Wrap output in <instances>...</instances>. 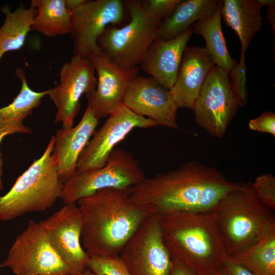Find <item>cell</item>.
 I'll return each instance as SVG.
<instances>
[{
    "mask_svg": "<svg viewBox=\"0 0 275 275\" xmlns=\"http://www.w3.org/2000/svg\"><path fill=\"white\" fill-rule=\"evenodd\" d=\"M243 183L229 181L216 168L190 161L146 177L131 187V197L150 213L160 215L177 211H205L213 209L223 196Z\"/></svg>",
    "mask_w": 275,
    "mask_h": 275,
    "instance_id": "obj_1",
    "label": "cell"
},
{
    "mask_svg": "<svg viewBox=\"0 0 275 275\" xmlns=\"http://www.w3.org/2000/svg\"><path fill=\"white\" fill-rule=\"evenodd\" d=\"M130 188H105L77 201L82 219L81 243L89 256H118L151 213L133 201Z\"/></svg>",
    "mask_w": 275,
    "mask_h": 275,
    "instance_id": "obj_2",
    "label": "cell"
},
{
    "mask_svg": "<svg viewBox=\"0 0 275 275\" xmlns=\"http://www.w3.org/2000/svg\"><path fill=\"white\" fill-rule=\"evenodd\" d=\"M162 240L172 259L197 275L221 267L228 257L213 209L177 211L160 215Z\"/></svg>",
    "mask_w": 275,
    "mask_h": 275,
    "instance_id": "obj_3",
    "label": "cell"
},
{
    "mask_svg": "<svg viewBox=\"0 0 275 275\" xmlns=\"http://www.w3.org/2000/svg\"><path fill=\"white\" fill-rule=\"evenodd\" d=\"M213 209L228 256L255 243L275 221L270 209L258 199L251 182L228 193Z\"/></svg>",
    "mask_w": 275,
    "mask_h": 275,
    "instance_id": "obj_4",
    "label": "cell"
},
{
    "mask_svg": "<svg viewBox=\"0 0 275 275\" xmlns=\"http://www.w3.org/2000/svg\"><path fill=\"white\" fill-rule=\"evenodd\" d=\"M54 140L52 136L42 155L17 179L6 195L0 196V220L43 211L60 198L64 183L52 154Z\"/></svg>",
    "mask_w": 275,
    "mask_h": 275,
    "instance_id": "obj_5",
    "label": "cell"
},
{
    "mask_svg": "<svg viewBox=\"0 0 275 275\" xmlns=\"http://www.w3.org/2000/svg\"><path fill=\"white\" fill-rule=\"evenodd\" d=\"M130 21L121 28L110 25L97 41L103 54L117 65L128 69L140 67L153 42L159 37L162 20L154 15L142 1L124 3Z\"/></svg>",
    "mask_w": 275,
    "mask_h": 275,
    "instance_id": "obj_6",
    "label": "cell"
},
{
    "mask_svg": "<svg viewBox=\"0 0 275 275\" xmlns=\"http://www.w3.org/2000/svg\"><path fill=\"white\" fill-rule=\"evenodd\" d=\"M146 178L138 161L128 151L115 148L106 163L99 169L77 173L63 184L60 198L65 204L76 203L105 188L131 187Z\"/></svg>",
    "mask_w": 275,
    "mask_h": 275,
    "instance_id": "obj_7",
    "label": "cell"
},
{
    "mask_svg": "<svg viewBox=\"0 0 275 275\" xmlns=\"http://www.w3.org/2000/svg\"><path fill=\"white\" fill-rule=\"evenodd\" d=\"M0 267H9L15 275H70L39 223L33 220L16 237Z\"/></svg>",
    "mask_w": 275,
    "mask_h": 275,
    "instance_id": "obj_8",
    "label": "cell"
},
{
    "mask_svg": "<svg viewBox=\"0 0 275 275\" xmlns=\"http://www.w3.org/2000/svg\"><path fill=\"white\" fill-rule=\"evenodd\" d=\"M160 223V215L150 213L121 251L119 257L131 275H170L172 259Z\"/></svg>",
    "mask_w": 275,
    "mask_h": 275,
    "instance_id": "obj_9",
    "label": "cell"
},
{
    "mask_svg": "<svg viewBox=\"0 0 275 275\" xmlns=\"http://www.w3.org/2000/svg\"><path fill=\"white\" fill-rule=\"evenodd\" d=\"M239 104L230 86L228 73L215 66L207 76L194 105L195 119L210 135L221 138Z\"/></svg>",
    "mask_w": 275,
    "mask_h": 275,
    "instance_id": "obj_10",
    "label": "cell"
},
{
    "mask_svg": "<svg viewBox=\"0 0 275 275\" xmlns=\"http://www.w3.org/2000/svg\"><path fill=\"white\" fill-rule=\"evenodd\" d=\"M120 0H84L72 13L70 35L74 54L89 59L102 54L97 41L106 27L120 23L124 16Z\"/></svg>",
    "mask_w": 275,
    "mask_h": 275,
    "instance_id": "obj_11",
    "label": "cell"
},
{
    "mask_svg": "<svg viewBox=\"0 0 275 275\" xmlns=\"http://www.w3.org/2000/svg\"><path fill=\"white\" fill-rule=\"evenodd\" d=\"M102 126L93 134L81 154L76 172L82 173L102 167L118 143L134 128H149L157 126L151 119L136 115L123 103L109 114Z\"/></svg>",
    "mask_w": 275,
    "mask_h": 275,
    "instance_id": "obj_12",
    "label": "cell"
},
{
    "mask_svg": "<svg viewBox=\"0 0 275 275\" xmlns=\"http://www.w3.org/2000/svg\"><path fill=\"white\" fill-rule=\"evenodd\" d=\"M97 82L95 69L90 59L73 55L64 63L60 69L59 84L48 89V95L57 109L54 123L61 122L63 128H72L80 109L81 96L93 92Z\"/></svg>",
    "mask_w": 275,
    "mask_h": 275,
    "instance_id": "obj_13",
    "label": "cell"
},
{
    "mask_svg": "<svg viewBox=\"0 0 275 275\" xmlns=\"http://www.w3.org/2000/svg\"><path fill=\"white\" fill-rule=\"evenodd\" d=\"M39 224L70 275H81L88 269L89 256L81 245L82 219L76 203L64 204Z\"/></svg>",
    "mask_w": 275,
    "mask_h": 275,
    "instance_id": "obj_14",
    "label": "cell"
},
{
    "mask_svg": "<svg viewBox=\"0 0 275 275\" xmlns=\"http://www.w3.org/2000/svg\"><path fill=\"white\" fill-rule=\"evenodd\" d=\"M122 103L136 115L149 118L158 125L178 129V107L169 90L151 77H135L126 89Z\"/></svg>",
    "mask_w": 275,
    "mask_h": 275,
    "instance_id": "obj_15",
    "label": "cell"
},
{
    "mask_svg": "<svg viewBox=\"0 0 275 275\" xmlns=\"http://www.w3.org/2000/svg\"><path fill=\"white\" fill-rule=\"evenodd\" d=\"M90 60L97 73V82L95 90L86 97L88 105L99 119L108 116L122 103L128 86L138 75L140 68H122L103 54L93 56Z\"/></svg>",
    "mask_w": 275,
    "mask_h": 275,
    "instance_id": "obj_16",
    "label": "cell"
},
{
    "mask_svg": "<svg viewBox=\"0 0 275 275\" xmlns=\"http://www.w3.org/2000/svg\"><path fill=\"white\" fill-rule=\"evenodd\" d=\"M215 63L205 47L186 46L175 81L169 90L178 108L193 110L203 84Z\"/></svg>",
    "mask_w": 275,
    "mask_h": 275,
    "instance_id": "obj_17",
    "label": "cell"
},
{
    "mask_svg": "<svg viewBox=\"0 0 275 275\" xmlns=\"http://www.w3.org/2000/svg\"><path fill=\"white\" fill-rule=\"evenodd\" d=\"M98 120L88 105L77 125L57 131L52 154L63 183L75 174L79 157L95 131Z\"/></svg>",
    "mask_w": 275,
    "mask_h": 275,
    "instance_id": "obj_18",
    "label": "cell"
},
{
    "mask_svg": "<svg viewBox=\"0 0 275 275\" xmlns=\"http://www.w3.org/2000/svg\"><path fill=\"white\" fill-rule=\"evenodd\" d=\"M193 33L190 27L172 40L158 37L149 47L140 68L169 90L175 81L184 50Z\"/></svg>",
    "mask_w": 275,
    "mask_h": 275,
    "instance_id": "obj_19",
    "label": "cell"
},
{
    "mask_svg": "<svg viewBox=\"0 0 275 275\" xmlns=\"http://www.w3.org/2000/svg\"><path fill=\"white\" fill-rule=\"evenodd\" d=\"M15 74L21 80V89L11 103L0 108L1 143L9 134L32 133V129L25 126L23 121L32 114L33 110L40 105L42 99L48 94V89L41 92L33 90L28 85L22 68L16 69Z\"/></svg>",
    "mask_w": 275,
    "mask_h": 275,
    "instance_id": "obj_20",
    "label": "cell"
},
{
    "mask_svg": "<svg viewBox=\"0 0 275 275\" xmlns=\"http://www.w3.org/2000/svg\"><path fill=\"white\" fill-rule=\"evenodd\" d=\"M222 17L239 37L241 52H245L262 26L261 7L257 0L222 1Z\"/></svg>",
    "mask_w": 275,
    "mask_h": 275,
    "instance_id": "obj_21",
    "label": "cell"
},
{
    "mask_svg": "<svg viewBox=\"0 0 275 275\" xmlns=\"http://www.w3.org/2000/svg\"><path fill=\"white\" fill-rule=\"evenodd\" d=\"M219 1L186 0L177 6L160 24L159 37L172 40L179 36L197 21L207 20L216 13Z\"/></svg>",
    "mask_w": 275,
    "mask_h": 275,
    "instance_id": "obj_22",
    "label": "cell"
},
{
    "mask_svg": "<svg viewBox=\"0 0 275 275\" xmlns=\"http://www.w3.org/2000/svg\"><path fill=\"white\" fill-rule=\"evenodd\" d=\"M5 17L0 28V60L9 51L20 49L31 31L36 9L32 5L26 8L23 3L13 12L6 5L2 9Z\"/></svg>",
    "mask_w": 275,
    "mask_h": 275,
    "instance_id": "obj_23",
    "label": "cell"
},
{
    "mask_svg": "<svg viewBox=\"0 0 275 275\" xmlns=\"http://www.w3.org/2000/svg\"><path fill=\"white\" fill-rule=\"evenodd\" d=\"M228 257L255 275H275V221L255 243Z\"/></svg>",
    "mask_w": 275,
    "mask_h": 275,
    "instance_id": "obj_24",
    "label": "cell"
},
{
    "mask_svg": "<svg viewBox=\"0 0 275 275\" xmlns=\"http://www.w3.org/2000/svg\"><path fill=\"white\" fill-rule=\"evenodd\" d=\"M31 4L36 9L31 31L50 38L70 33L72 12L65 0H32Z\"/></svg>",
    "mask_w": 275,
    "mask_h": 275,
    "instance_id": "obj_25",
    "label": "cell"
},
{
    "mask_svg": "<svg viewBox=\"0 0 275 275\" xmlns=\"http://www.w3.org/2000/svg\"><path fill=\"white\" fill-rule=\"evenodd\" d=\"M222 1H219L217 10L210 18L194 23V33L205 39L207 51L213 59L215 66L225 70L228 74L237 62L231 56L227 49L221 23Z\"/></svg>",
    "mask_w": 275,
    "mask_h": 275,
    "instance_id": "obj_26",
    "label": "cell"
},
{
    "mask_svg": "<svg viewBox=\"0 0 275 275\" xmlns=\"http://www.w3.org/2000/svg\"><path fill=\"white\" fill-rule=\"evenodd\" d=\"M245 53L241 52L239 62L229 74L230 88L239 107L244 106L248 100Z\"/></svg>",
    "mask_w": 275,
    "mask_h": 275,
    "instance_id": "obj_27",
    "label": "cell"
},
{
    "mask_svg": "<svg viewBox=\"0 0 275 275\" xmlns=\"http://www.w3.org/2000/svg\"><path fill=\"white\" fill-rule=\"evenodd\" d=\"M87 268L94 275H131L118 256H89Z\"/></svg>",
    "mask_w": 275,
    "mask_h": 275,
    "instance_id": "obj_28",
    "label": "cell"
},
{
    "mask_svg": "<svg viewBox=\"0 0 275 275\" xmlns=\"http://www.w3.org/2000/svg\"><path fill=\"white\" fill-rule=\"evenodd\" d=\"M252 186L260 202L270 210L275 209V177L271 173L257 176Z\"/></svg>",
    "mask_w": 275,
    "mask_h": 275,
    "instance_id": "obj_29",
    "label": "cell"
},
{
    "mask_svg": "<svg viewBox=\"0 0 275 275\" xmlns=\"http://www.w3.org/2000/svg\"><path fill=\"white\" fill-rule=\"evenodd\" d=\"M182 0H147L144 5L154 15L163 20L169 16Z\"/></svg>",
    "mask_w": 275,
    "mask_h": 275,
    "instance_id": "obj_30",
    "label": "cell"
},
{
    "mask_svg": "<svg viewBox=\"0 0 275 275\" xmlns=\"http://www.w3.org/2000/svg\"><path fill=\"white\" fill-rule=\"evenodd\" d=\"M249 127L251 130L267 133L275 136V114L271 112H265L259 116L249 121Z\"/></svg>",
    "mask_w": 275,
    "mask_h": 275,
    "instance_id": "obj_31",
    "label": "cell"
},
{
    "mask_svg": "<svg viewBox=\"0 0 275 275\" xmlns=\"http://www.w3.org/2000/svg\"><path fill=\"white\" fill-rule=\"evenodd\" d=\"M221 267L226 275H255L247 268L233 261L229 257Z\"/></svg>",
    "mask_w": 275,
    "mask_h": 275,
    "instance_id": "obj_32",
    "label": "cell"
},
{
    "mask_svg": "<svg viewBox=\"0 0 275 275\" xmlns=\"http://www.w3.org/2000/svg\"><path fill=\"white\" fill-rule=\"evenodd\" d=\"M170 275H197L191 271L181 260L172 259V266Z\"/></svg>",
    "mask_w": 275,
    "mask_h": 275,
    "instance_id": "obj_33",
    "label": "cell"
},
{
    "mask_svg": "<svg viewBox=\"0 0 275 275\" xmlns=\"http://www.w3.org/2000/svg\"><path fill=\"white\" fill-rule=\"evenodd\" d=\"M267 19L270 25L275 31V4L268 6Z\"/></svg>",
    "mask_w": 275,
    "mask_h": 275,
    "instance_id": "obj_34",
    "label": "cell"
},
{
    "mask_svg": "<svg viewBox=\"0 0 275 275\" xmlns=\"http://www.w3.org/2000/svg\"><path fill=\"white\" fill-rule=\"evenodd\" d=\"M84 0H65L67 8L72 12Z\"/></svg>",
    "mask_w": 275,
    "mask_h": 275,
    "instance_id": "obj_35",
    "label": "cell"
},
{
    "mask_svg": "<svg viewBox=\"0 0 275 275\" xmlns=\"http://www.w3.org/2000/svg\"><path fill=\"white\" fill-rule=\"evenodd\" d=\"M202 275H226V274L222 267H220Z\"/></svg>",
    "mask_w": 275,
    "mask_h": 275,
    "instance_id": "obj_36",
    "label": "cell"
},
{
    "mask_svg": "<svg viewBox=\"0 0 275 275\" xmlns=\"http://www.w3.org/2000/svg\"><path fill=\"white\" fill-rule=\"evenodd\" d=\"M257 1L261 7L265 5L269 6L275 4L274 0H257Z\"/></svg>",
    "mask_w": 275,
    "mask_h": 275,
    "instance_id": "obj_37",
    "label": "cell"
},
{
    "mask_svg": "<svg viewBox=\"0 0 275 275\" xmlns=\"http://www.w3.org/2000/svg\"><path fill=\"white\" fill-rule=\"evenodd\" d=\"M1 144V142H0ZM2 166H3V160L2 158V154L0 151V191L3 189V186L2 181V175L3 173V170H2Z\"/></svg>",
    "mask_w": 275,
    "mask_h": 275,
    "instance_id": "obj_38",
    "label": "cell"
},
{
    "mask_svg": "<svg viewBox=\"0 0 275 275\" xmlns=\"http://www.w3.org/2000/svg\"><path fill=\"white\" fill-rule=\"evenodd\" d=\"M81 275H94V274L89 269H87Z\"/></svg>",
    "mask_w": 275,
    "mask_h": 275,
    "instance_id": "obj_39",
    "label": "cell"
}]
</instances>
